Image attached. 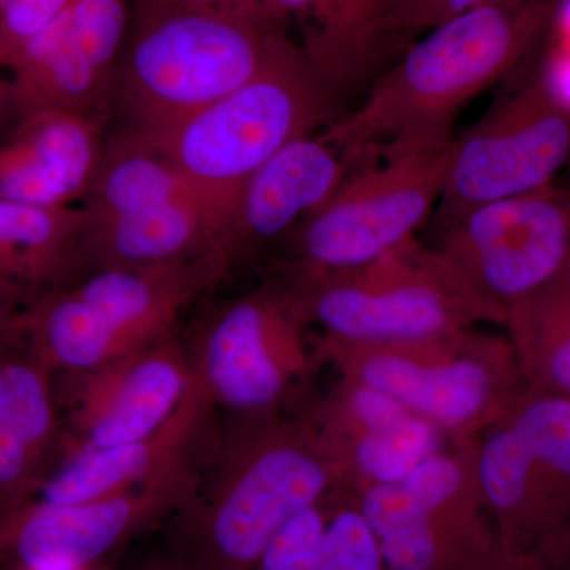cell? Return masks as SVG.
Masks as SVG:
<instances>
[{
	"label": "cell",
	"instance_id": "obj_17",
	"mask_svg": "<svg viewBox=\"0 0 570 570\" xmlns=\"http://www.w3.org/2000/svg\"><path fill=\"white\" fill-rule=\"evenodd\" d=\"M43 112L0 163V198L36 208H67L91 187L105 148L104 118L52 108Z\"/></svg>",
	"mask_w": 570,
	"mask_h": 570
},
{
	"label": "cell",
	"instance_id": "obj_18",
	"mask_svg": "<svg viewBox=\"0 0 570 570\" xmlns=\"http://www.w3.org/2000/svg\"><path fill=\"white\" fill-rule=\"evenodd\" d=\"M273 3L298 29V47L332 92L367 80L401 41L390 22L387 0Z\"/></svg>",
	"mask_w": 570,
	"mask_h": 570
},
{
	"label": "cell",
	"instance_id": "obj_29",
	"mask_svg": "<svg viewBox=\"0 0 570 570\" xmlns=\"http://www.w3.org/2000/svg\"><path fill=\"white\" fill-rule=\"evenodd\" d=\"M142 570H190L186 568V566L181 564L175 558H170V560H164L159 562H154V564L149 566V568H145Z\"/></svg>",
	"mask_w": 570,
	"mask_h": 570
},
{
	"label": "cell",
	"instance_id": "obj_9",
	"mask_svg": "<svg viewBox=\"0 0 570 570\" xmlns=\"http://www.w3.org/2000/svg\"><path fill=\"white\" fill-rule=\"evenodd\" d=\"M452 142L381 149L384 164L347 176L296 225V272H351L414 239L441 200Z\"/></svg>",
	"mask_w": 570,
	"mask_h": 570
},
{
	"label": "cell",
	"instance_id": "obj_25",
	"mask_svg": "<svg viewBox=\"0 0 570 570\" xmlns=\"http://www.w3.org/2000/svg\"><path fill=\"white\" fill-rule=\"evenodd\" d=\"M89 219L85 209L36 208L0 198V250L62 255L77 250L88 261Z\"/></svg>",
	"mask_w": 570,
	"mask_h": 570
},
{
	"label": "cell",
	"instance_id": "obj_10",
	"mask_svg": "<svg viewBox=\"0 0 570 570\" xmlns=\"http://www.w3.org/2000/svg\"><path fill=\"white\" fill-rule=\"evenodd\" d=\"M224 266L208 257L156 268H96L48 311V348L62 366L92 373L163 343L179 311Z\"/></svg>",
	"mask_w": 570,
	"mask_h": 570
},
{
	"label": "cell",
	"instance_id": "obj_24",
	"mask_svg": "<svg viewBox=\"0 0 570 570\" xmlns=\"http://www.w3.org/2000/svg\"><path fill=\"white\" fill-rule=\"evenodd\" d=\"M52 426L50 393L31 366H0V485L24 474Z\"/></svg>",
	"mask_w": 570,
	"mask_h": 570
},
{
	"label": "cell",
	"instance_id": "obj_31",
	"mask_svg": "<svg viewBox=\"0 0 570 570\" xmlns=\"http://www.w3.org/2000/svg\"><path fill=\"white\" fill-rule=\"evenodd\" d=\"M26 570H92V568H82V566L48 564L40 566V568Z\"/></svg>",
	"mask_w": 570,
	"mask_h": 570
},
{
	"label": "cell",
	"instance_id": "obj_22",
	"mask_svg": "<svg viewBox=\"0 0 570 570\" xmlns=\"http://www.w3.org/2000/svg\"><path fill=\"white\" fill-rule=\"evenodd\" d=\"M524 389L570 397V272L505 313Z\"/></svg>",
	"mask_w": 570,
	"mask_h": 570
},
{
	"label": "cell",
	"instance_id": "obj_20",
	"mask_svg": "<svg viewBox=\"0 0 570 570\" xmlns=\"http://www.w3.org/2000/svg\"><path fill=\"white\" fill-rule=\"evenodd\" d=\"M86 250L97 268H156L208 257L228 265L223 235L194 195L102 223L89 220Z\"/></svg>",
	"mask_w": 570,
	"mask_h": 570
},
{
	"label": "cell",
	"instance_id": "obj_12",
	"mask_svg": "<svg viewBox=\"0 0 570 570\" xmlns=\"http://www.w3.org/2000/svg\"><path fill=\"white\" fill-rule=\"evenodd\" d=\"M569 163L570 108L539 73L453 138L439 228L480 205L550 186Z\"/></svg>",
	"mask_w": 570,
	"mask_h": 570
},
{
	"label": "cell",
	"instance_id": "obj_11",
	"mask_svg": "<svg viewBox=\"0 0 570 570\" xmlns=\"http://www.w3.org/2000/svg\"><path fill=\"white\" fill-rule=\"evenodd\" d=\"M441 232L438 253L504 318L570 272V190L553 183L480 205Z\"/></svg>",
	"mask_w": 570,
	"mask_h": 570
},
{
	"label": "cell",
	"instance_id": "obj_26",
	"mask_svg": "<svg viewBox=\"0 0 570 570\" xmlns=\"http://www.w3.org/2000/svg\"><path fill=\"white\" fill-rule=\"evenodd\" d=\"M73 0H7L0 9V51L17 58L29 40L58 20Z\"/></svg>",
	"mask_w": 570,
	"mask_h": 570
},
{
	"label": "cell",
	"instance_id": "obj_30",
	"mask_svg": "<svg viewBox=\"0 0 570 570\" xmlns=\"http://www.w3.org/2000/svg\"><path fill=\"white\" fill-rule=\"evenodd\" d=\"M554 18H560L562 26L570 31V0H560Z\"/></svg>",
	"mask_w": 570,
	"mask_h": 570
},
{
	"label": "cell",
	"instance_id": "obj_13",
	"mask_svg": "<svg viewBox=\"0 0 570 570\" xmlns=\"http://www.w3.org/2000/svg\"><path fill=\"white\" fill-rule=\"evenodd\" d=\"M303 322L287 294L261 291L228 303L206 326L195 381L247 417L277 414L309 366Z\"/></svg>",
	"mask_w": 570,
	"mask_h": 570
},
{
	"label": "cell",
	"instance_id": "obj_16",
	"mask_svg": "<svg viewBox=\"0 0 570 570\" xmlns=\"http://www.w3.org/2000/svg\"><path fill=\"white\" fill-rule=\"evenodd\" d=\"M348 163L324 134L302 135L262 165L236 202L224 255L288 234L325 204L347 178Z\"/></svg>",
	"mask_w": 570,
	"mask_h": 570
},
{
	"label": "cell",
	"instance_id": "obj_21",
	"mask_svg": "<svg viewBox=\"0 0 570 570\" xmlns=\"http://www.w3.org/2000/svg\"><path fill=\"white\" fill-rule=\"evenodd\" d=\"M186 195L194 193L165 154L145 135L126 129L105 142L82 209L91 223H102Z\"/></svg>",
	"mask_w": 570,
	"mask_h": 570
},
{
	"label": "cell",
	"instance_id": "obj_28",
	"mask_svg": "<svg viewBox=\"0 0 570 570\" xmlns=\"http://www.w3.org/2000/svg\"><path fill=\"white\" fill-rule=\"evenodd\" d=\"M195 6L242 18L269 31H285L288 22L273 0H189Z\"/></svg>",
	"mask_w": 570,
	"mask_h": 570
},
{
	"label": "cell",
	"instance_id": "obj_32",
	"mask_svg": "<svg viewBox=\"0 0 570 570\" xmlns=\"http://www.w3.org/2000/svg\"><path fill=\"white\" fill-rule=\"evenodd\" d=\"M554 570H570V543L568 550L562 554L561 561L558 562L557 568Z\"/></svg>",
	"mask_w": 570,
	"mask_h": 570
},
{
	"label": "cell",
	"instance_id": "obj_15",
	"mask_svg": "<svg viewBox=\"0 0 570 570\" xmlns=\"http://www.w3.org/2000/svg\"><path fill=\"white\" fill-rule=\"evenodd\" d=\"M88 374L80 407L81 449L151 438L174 417L194 384L193 371L167 340Z\"/></svg>",
	"mask_w": 570,
	"mask_h": 570
},
{
	"label": "cell",
	"instance_id": "obj_7",
	"mask_svg": "<svg viewBox=\"0 0 570 570\" xmlns=\"http://www.w3.org/2000/svg\"><path fill=\"white\" fill-rule=\"evenodd\" d=\"M324 354L341 377L387 393L452 441L478 439L497 425L524 390L509 337L478 326L384 346L326 337Z\"/></svg>",
	"mask_w": 570,
	"mask_h": 570
},
{
	"label": "cell",
	"instance_id": "obj_27",
	"mask_svg": "<svg viewBox=\"0 0 570 570\" xmlns=\"http://www.w3.org/2000/svg\"><path fill=\"white\" fill-rule=\"evenodd\" d=\"M502 0H387L390 22L401 40L414 33L431 31L479 7Z\"/></svg>",
	"mask_w": 570,
	"mask_h": 570
},
{
	"label": "cell",
	"instance_id": "obj_14",
	"mask_svg": "<svg viewBox=\"0 0 570 570\" xmlns=\"http://www.w3.org/2000/svg\"><path fill=\"white\" fill-rule=\"evenodd\" d=\"M171 478L75 505L41 502L11 532V549L22 568L48 564L94 568L178 504Z\"/></svg>",
	"mask_w": 570,
	"mask_h": 570
},
{
	"label": "cell",
	"instance_id": "obj_19",
	"mask_svg": "<svg viewBox=\"0 0 570 570\" xmlns=\"http://www.w3.org/2000/svg\"><path fill=\"white\" fill-rule=\"evenodd\" d=\"M205 397L194 377L193 387L174 417L151 438L132 444L81 449L45 485V504H85L170 478L168 471L194 436Z\"/></svg>",
	"mask_w": 570,
	"mask_h": 570
},
{
	"label": "cell",
	"instance_id": "obj_8",
	"mask_svg": "<svg viewBox=\"0 0 570 570\" xmlns=\"http://www.w3.org/2000/svg\"><path fill=\"white\" fill-rule=\"evenodd\" d=\"M385 570H505L478 478V439L455 441L406 479L352 491Z\"/></svg>",
	"mask_w": 570,
	"mask_h": 570
},
{
	"label": "cell",
	"instance_id": "obj_2",
	"mask_svg": "<svg viewBox=\"0 0 570 570\" xmlns=\"http://www.w3.org/2000/svg\"><path fill=\"white\" fill-rule=\"evenodd\" d=\"M249 419L216 485L179 519L174 558L190 570L253 569L292 520L343 487L309 419Z\"/></svg>",
	"mask_w": 570,
	"mask_h": 570
},
{
	"label": "cell",
	"instance_id": "obj_33",
	"mask_svg": "<svg viewBox=\"0 0 570 570\" xmlns=\"http://www.w3.org/2000/svg\"><path fill=\"white\" fill-rule=\"evenodd\" d=\"M566 171H568V183L564 184V187H568V189L570 190V163L568 165V167H566Z\"/></svg>",
	"mask_w": 570,
	"mask_h": 570
},
{
	"label": "cell",
	"instance_id": "obj_4",
	"mask_svg": "<svg viewBox=\"0 0 570 570\" xmlns=\"http://www.w3.org/2000/svg\"><path fill=\"white\" fill-rule=\"evenodd\" d=\"M279 32L189 0H132L111 105L127 129L164 132L254 78Z\"/></svg>",
	"mask_w": 570,
	"mask_h": 570
},
{
	"label": "cell",
	"instance_id": "obj_1",
	"mask_svg": "<svg viewBox=\"0 0 570 570\" xmlns=\"http://www.w3.org/2000/svg\"><path fill=\"white\" fill-rule=\"evenodd\" d=\"M558 6L560 0H502L442 22L379 75L365 102L324 137L348 165L370 149L452 141L461 108L531 55Z\"/></svg>",
	"mask_w": 570,
	"mask_h": 570
},
{
	"label": "cell",
	"instance_id": "obj_23",
	"mask_svg": "<svg viewBox=\"0 0 570 570\" xmlns=\"http://www.w3.org/2000/svg\"><path fill=\"white\" fill-rule=\"evenodd\" d=\"M452 442L449 434L417 414L382 430L370 431L330 450L344 489L360 491L406 479L423 461Z\"/></svg>",
	"mask_w": 570,
	"mask_h": 570
},
{
	"label": "cell",
	"instance_id": "obj_34",
	"mask_svg": "<svg viewBox=\"0 0 570 570\" xmlns=\"http://www.w3.org/2000/svg\"><path fill=\"white\" fill-rule=\"evenodd\" d=\"M7 0H0V9H2L3 6H6Z\"/></svg>",
	"mask_w": 570,
	"mask_h": 570
},
{
	"label": "cell",
	"instance_id": "obj_3",
	"mask_svg": "<svg viewBox=\"0 0 570 570\" xmlns=\"http://www.w3.org/2000/svg\"><path fill=\"white\" fill-rule=\"evenodd\" d=\"M332 91L287 33L242 88L170 129L145 135L174 164L223 235L247 181L288 141L324 122ZM142 135V134H141Z\"/></svg>",
	"mask_w": 570,
	"mask_h": 570
},
{
	"label": "cell",
	"instance_id": "obj_5",
	"mask_svg": "<svg viewBox=\"0 0 570 570\" xmlns=\"http://www.w3.org/2000/svg\"><path fill=\"white\" fill-rule=\"evenodd\" d=\"M296 276L287 295L299 317L343 343H414L485 322L504 324L438 250L415 239L362 268Z\"/></svg>",
	"mask_w": 570,
	"mask_h": 570
},
{
	"label": "cell",
	"instance_id": "obj_6",
	"mask_svg": "<svg viewBox=\"0 0 570 570\" xmlns=\"http://www.w3.org/2000/svg\"><path fill=\"white\" fill-rule=\"evenodd\" d=\"M478 478L505 570H554L570 543V397L523 390L478 439Z\"/></svg>",
	"mask_w": 570,
	"mask_h": 570
}]
</instances>
